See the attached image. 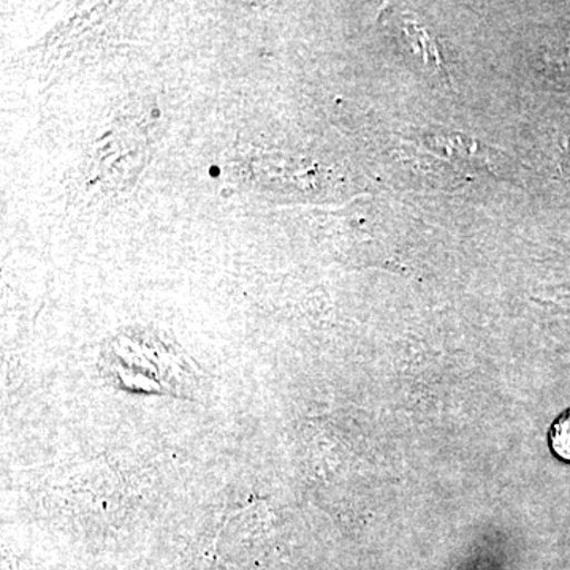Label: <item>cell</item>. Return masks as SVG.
Instances as JSON below:
<instances>
[{
	"label": "cell",
	"instance_id": "6da1fadb",
	"mask_svg": "<svg viewBox=\"0 0 570 570\" xmlns=\"http://www.w3.org/2000/svg\"><path fill=\"white\" fill-rule=\"evenodd\" d=\"M549 439L554 455L570 463V409L550 428Z\"/></svg>",
	"mask_w": 570,
	"mask_h": 570
}]
</instances>
